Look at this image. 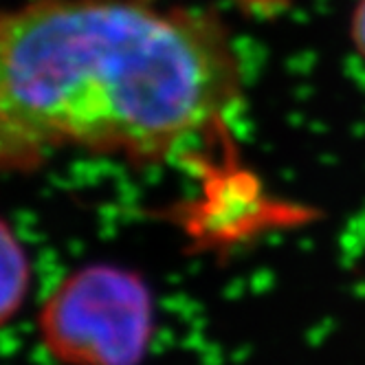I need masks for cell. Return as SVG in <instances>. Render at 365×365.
Here are the masks:
<instances>
[{"instance_id":"6da1fadb","label":"cell","mask_w":365,"mask_h":365,"mask_svg":"<svg viewBox=\"0 0 365 365\" xmlns=\"http://www.w3.org/2000/svg\"><path fill=\"white\" fill-rule=\"evenodd\" d=\"M242 101L212 16L152 0L0 7V176L64 150L159 165L200 156Z\"/></svg>"},{"instance_id":"7a4b0ae2","label":"cell","mask_w":365,"mask_h":365,"mask_svg":"<svg viewBox=\"0 0 365 365\" xmlns=\"http://www.w3.org/2000/svg\"><path fill=\"white\" fill-rule=\"evenodd\" d=\"M152 319V297L141 275L115 264H86L46 295L38 336L62 365H139Z\"/></svg>"},{"instance_id":"3957f363","label":"cell","mask_w":365,"mask_h":365,"mask_svg":"<svg viewBox=\"0 0 365 365\" xmlns=\"http://www.w3.org/2000/svg\"><path fill=\"white\" fill-rule=\"evenodd\" d=\"M31 289V257L14 227L0 216V328L22 308Z\"/></svg>"},{"instance_id":"277c9868","label":"cell","mask_w":365,"mask_h":365,"mask_svg":"<svg viewBox=\"0 0 365 365\" xmlns=\"http://www.w3.org/2000/svg\"><path fill=\"white\" fill-rule=\"evenodd\" d=\"M350 34H352L356 51L365 60V0H356V7L350 20Z\"/></svg>"}]
</instances>
